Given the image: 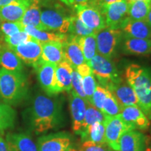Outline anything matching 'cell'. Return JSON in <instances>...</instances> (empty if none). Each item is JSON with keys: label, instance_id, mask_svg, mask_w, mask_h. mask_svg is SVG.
I'll return each mask as SVG.
<instances>
[{"label": "cell", "instance_id": "15", "mask_svg": "<svg viewBox=\"0 0 151 151\" xmlns=\"http://www.w3.org/2000/svg\"><path fill=\"white\" fill-rule=\"evenodd\" d=\"M150 138L134 129L124 133L119 141L118 151H143L150 142Z\"/></svg>", "mask_w": 151, "mask_h": 151}, {"label": "cell", "instance_id": "6", "mask_svg": "<svg viewBox=\"0 0 151 151\" xmlns=\"http://www.w3.org/2000/svg\"><path fill=\"white\" fill-rule=\"evenodd\" d=\"M122 32L120 29H113L106 27L96 34L97 54L109 59L116 55L117 47L121 42Z\"/></svg>", "mask_w": 151, "mask_h": 151}, {"label": "cell", "instance_id": "14", "mask_svg": "<svg viewBox=\"0 0 151 151\" xmlns=\"http://www.w3.org/2000/svg\"><path fill=\"white\" fill-rule=\"evenodd\" d=\"M108 90L111 92L121 108L127 106H139L138 99L134 90L125 78L124 80L122 78L121 81L109 87Z\"/></svg>", "mask_w": 151, "mask_h": 151}, {"label": "cell", "instance_id": "25", "mask_svg": "<svg viewBox=\"0 0 151 151\" xmlns=\"http://www.w3.org/2000/svg\"><path fill=\"white\" fill-rule=\"evenodd\" d=\"M0 65L1 68L10 71H22V60L7 46L0 45Z\"/></svg>", "mask_w": 151, "mask_h": 151}, {"label": "cell", "instance_id": "7", "mask_svg": "<svg viewBox=\"0 0 151 151\" xmlns=\"http://www.w3.org/2000/svg\"><path fill=\"white\" fill-rule=\"evenodd\" d=\"M76 16L85 25L95 32L106 27L104 18L96 0L86 5L74 7Z\"/></svg>", "mask_w": 151, "mask_h": 151}, {"label": "cell", "instance_id": "13", "mask_svg": "<svg viewBox=\"0 0 151 151\" xmlns=\"http://www.w3.org/2000/svg\"><path fill=\"white\" fill-rule=\"evenodd\" d=\"M69 107L72 120V129L76 134L80 135L83 127L87 101L71 90L69 99Z\"/></svg>", "mask_w": 151, "mask_h": 151}, {"label": "cell", "instance_id": "29", "mask_svg": "<svg viewBox=\"0 0 151 151\" xmlns=\"http://www.w3.org/2000/svg\"><path fill=\"white\" fill-rule=\"evenodd\" d=\"M76 37L82 50L86 62H88L97 54L96 34L85 37Z\"/></svg>", "mask_w": 151, "mask_h": 151}, {"label": "cell", "instance_id": "37", "mask_svg": "<svg viewBox=\"0 0 151 151\" xmlns=\"http://www.w3.org/2000/svg\"><path fill=\"white\" fill-rule=\"evenodd\" d=\"M31 38V36L28 35L26 32L23 30V31L19 32L9 36V37H4V41L7 43L6 46L11 48L17 46L20 43L29 40Z\"/></svg>", "mask_w": 151, "mask_h": 151}, {"label": "cell", "instance_id": "46", "mask_svg": "<svg viewBox=\"0 0 151 151\" xmlns=\"http://www.w3.org/2000/svg\"><path fill=\"white\" fill-rule=\"evenodd\" d=\"M125 1H127V4H129V3L133 2V1H139V0H125Z\"/></svg>", "mask_w": 151, "mask_h": 151}, {"label": "cell", "instance_id": "33", "mask_svg": "<svg viewBox=\"0 0 151 151\" xmlns=\"http://www.w3.org/2000/svg\"><path fill=\"white\" fill-rule=\"evenodd\" d=\"M69 32H70L71 35L77 36V37H85V36L97 34V32L85 25L76 15L71 16V24Z\"/></svg>", "mask_w": 151, "mask_h": 151}, {"label": "cell", "instance_id": "21", "mask_svg": "<svg viewBox=\"0 0 151 151\" xmlns=\"http://www.w3.org/2000/svg\"><path fill=\"white\" fill-rule=\"evenodd\" d=\"M11 151H38L37 143L25 133H9L6 137Z\"/></svg>", "mask_w": 151, "mask_h": 151}, {"label": "cell", "instance_id": "8", "mask_svg": "<svg viewBox=\"0 0 151 151\" xmlns=\"http://www.w3.org/2000/svg\"><path fill=\"white\" fill-rule=\"evenodd\" d=\"M106 27L120 29L122 23L128 18V4L125 0H119L100 7Z\"/></svg>", "mask_w": 151, "mask_h": 151}, {"label": "cell", "instance_id": "44", "mask_svg": "<svg viewBox=\"0 0 151 151\" xmlns=\"http://www.w3.org/2000/svg\"><path fill=\"white\" fill-rule=\"evenodd\" d=\"M146 21L151 27V9H150V11H149V14L148 15V16H147V18L146 19Z\"/></svg>", "mask_w": 151, "mask_h": 151}, {"label": "cell", "instance_id": "50", "mask_svg": "<svg viewBox=\"0 0 151 151\" xmlns=\"http://www.w3.org/2000/svg\"><path fill=\"white\" fill-rule=\"evenodd\" d=\"M150 40H151V37H150Z\"/></svg>", "mask_w": 151, "mask_h": 151}, {"label": "cell", "instance_id": "39", "mask_svg": "<svg viewBox=\"0 0 151 151\" xmlns=\"http://www.w3.org/2000/svg\"><path fill=\"white\" fill-rule=\"evenodd\" d=\"M78 151H113L107 143H96L90 141H84Z\"/></svg>", "mask_w": 151, "mask_h": 151}, {"label": "cell", "instance_id": "26", "mask_svg": "<svg viewBox=\"0 0 151 151\" xmlns=\"http://www.w3.org/2000/svg\"><path fill=\"white\" fill-rule=\"evenodd\" d=\"M24 31L41 43H46L50 41L65 43L68 40L69 37L64 34L49 32L48 31L38 29L32 26H26L24 28Z\"/></svg>", "mask_w": 151, "mask_h": 151}, {"label": "cell", "instance_id": "43", "mask_svg": "<svg viewBox=\"0 0 151 151\" xmlns=\"http://www.w3.org/2000/svg\"><path fill=\"white\" fill-rule=\"evenodd\" d=\"M16 0H0V6H4Z\"/></svg>", "mask_w": 151, "mask_h": 151}, {"label": "cell", "instance_id": "41", "mask_svg": "<svg viewBox=\"0 0 151 151\" xmlns=\"http://www.w3.org/2000/svg\"><path fill=\"white\" fill-rule=\"evenodd\" d=\"M0 151H11L6 141H5L0 135Z\"/></svg>", "mask_w": 151, "mask_h": 151}, {"label": "cell", "instance_id": "11", "mask_svg": "<svg viewBox=\"0 0 151 151\" xmlns=\"http://www.w3.org/2000/svg\"><path fill=\"white\" fill-rule=\"evenodd\" d=\"M41 20L46 31H53L60 34L69 32L71 16L58 10L46 9L41 11Z\"/></svg>", "mask_w": 151, "mask_h": 151}, {"label": "cell", "instance_id": "28", "mask_svg": "<svg viewBox=\"0 0 151 151\" xmlns=\"http://www.w3.org/2000/svg\"><path fill=\"white\" fill-rule=\"evenodd\" d=\"M81 141H90L96 143H106L104 122H94L81 134Z\"/></svg>", "mask_w": 151, "mask_h": 151}, {"label": "cell", "instance_id": "24", "mask_svg": "<svg viewBox=\"0 0 151 151\" xmlns=\"http://www.w3.org/2000/svg\"><path fill=\"white\" fill-rule=\"evenodd\" d=\"M39 3L40 1L38 0H32L29 6L26 10L20 22L24 27L32 26L38 29L46 31V28L41 22V11Z\"/></svg>", "mask_w": 151, "mask_h": 151}, {"label": "cell", "instance_id": "17", "mask_svg": "<svg viewBox=\"0 0 151 151\" xmlns=\"http://www.w3.org/2000/svg\"><path fill=\"white\" fill-rule=\"evenodd\" d=\"M120 29L123 37L150 39L151 27L146 20H134L128 18L122 23Z\"/></svg>", "mask_w": 151, "mask_h": 151}, {"label": "cell", "instance_id": "22", "mask_svg": "<svg viewBox=\"0 0 151 151\" xmlns=\"http://www.w3.org/2000/svg\"><path fill=\"white\" fill-rule=\"evenodd\" d=\"M73 68L69 62L64 60L58 64L55 69L57 84L60 92H70L72 90V71Z\"/></svg>", "mask_w": 151, "mask_h": 151}, {"label": "cell", "instance_id": "12", "mask_svg": "<svg viewBox=\"0 0 151 151\" xmlns=\"http://www.w3.org/2000/svg\"><path fill=\"white\" fill-rule=\"evenodd\" d=\"M11 49L26 65L35 67L41 61L42 43L39 42L33 37Z\"/></svg>", "mask_w": 151, "mask_h": 151}, {"label": "cell", "instance_id": "45", "mask_svg": "<svg viewBox=\"0 0 151 151\" xmlns=\"http://www.w3.org/2000/svg\"><path fill=\"white\" fill-rule=\"evenodd\" d=\"M143 151H151V146L150 145V142L147 144L146 148H145V149Z\"/></svg>", "mask_w": 151, "mask_h": 151}, {"label": "cell", "instance_id": "35", "mask_svg": "<svg viewBox=\"0 0 151 151\" xmlns=\"http://www.w3.org/2000/svg\"><path fill=\"white\" fill-rule=\"evenodd\" d=\"M24 27L20 21L18 22H7L3 21L0 26V32L4 35V37H9L19 32L23 31Z\"/></svg>", "mask_w": 151, "mask_h": 151}, {"label": "cell", "instance_id": "42", "mask_svg": "<svg viewBox=\"0 0 151 151\" xmlns=\"http://www.w3.org/2000/svg\"><path fill=\"white\" fill-rule=\"evenodd\" d=\"M117 1H119V0H96V3H97L98 6L100 8V7L109 4L113 3Z\"/></svg>", "mask_w": 151, "mask_h": 151}, {"label": "cell", "instance_id": "3", "mask_svg": "<svg viewBox=\"0 0 151 151\" xmlns=\"http://www.w3.org/2000/svg\"><path fill=\"white\" fill-rule=\"evenodd\" d=\"M27 81L22 71L0 68V95L6 103L15 104L27 96Z\"/></svg>", "mask_w": 151, "mask_h": 151}, {"label": "cell", "instance_id": "47", "mask_svg": "<svg viewBox=\"0 0 151 151\" xmlns=\"http://www.w3.org/2000/svg\"><path fill=\"white\" fill-rule=\"evenodd\" d=\"M2 22H3V20H1V18H0V26H1V23H2Z\"/></svg>", "mask_w": 151, "mask_h": 151}, {"label": "cell", "instance_id": "48", "mask_svg": "<svg viewBox=\"0 0 151 151\" xmlns=\"http://www.w3.org/2000/svg\"><path fill=\"white\" fill-rule=\"evenodd\" d=\"M38 1H41V0H38Z\"/></svg>", "mask_w": 151, "mask_h": 151}, {"label": "cell", "instance_id": "30", "mask_svg": "<svg viewBox=\"0 0 151 151\" xmlns=\"http://www.w3.org/2000/svg\"><path fill=\"white\" fill-rule=\"evenodd\" d=\"M16 113L11 106L0 103V132L14 127Z\"/></svg>", "mask_w": 151, "mask_h": 151}, {"label": "cell", "instance_id": "27", "mask_svg": "<svg viewBox=\"0 0 151 151\" xmlns=\"http://www.w3.org/2000/svg\"><path fill=\"white\" fill-rule=\"evenodd\" d=\"M151 9V0H139L128 4V18L134 20H146Z\"/></svg>", "mask_w": 151, "mask_h": 151}, {"label": "cell", "instance_id": "38", "mask_svg": "<svg viewBox=\"0 0 151 151\" xmlns=\"http://www.w3.org/2000/svg\"><path fill=\"white\" fill-rule=\"evenodd\" d=\"M71 83H72V90L77 95L83 99L87 101L86 94H85L83 87L82 78L75 69H73L72 77H71Z\"/></svg>", "mask_w": 151, "mask_h": 151}, {"label": "cell", "instance_id": "5", "mask_svg": "<svg viewBox=\"0 0 151 151\" xmlns=\"http://www.w3.org/2000/svg\"><path fill=\"white\" fill-rule=\"evenodd\" d=\"M104 124L106 143L113 151H118L119 141L124 133L136 129L134 126L124 121L120 115L116 116H105Z\"/></svg>", "mask_w": 151, "mask_h": 151}, {"label": "cell", "instance_id": "18", "mask_svg": "<svg viewBox=\"0 0 151 151\" xmlns=\"http://www.w3.org/2000/svg\"><path fill=\"white\" fill-rule=\"evenodd\" d=\"M122 52L124 54L136 56H145L151 54L150 39L122 37Z\"/></svg>", "mask_w": 151, "mask_h": 151}, {"label": "cell", "instance_id": "9", "mask_svg": "<svg viewBox=\"0 0 151 151\" xmlns=\"http://www.w3.org/2000/svg\"><path fill=\"white\" fill-rule=\"evenodd\" d=\"M57 65L41 60L35 67L41 88L50 97L61 93L57 84L55 69Z\"/></svg>", "mask_w": 151, "mask_h": 151}, {"label": "cell", "instance_id": "4", "mask_svg": "<svg viewBox=\"0 0 151 151\" xmlns=\"http://www.w3.org/2000/svg\"><path fill=\"white\" fill-rule=\"evenodd\" d=\"M87 63L91 68L94 77L97 78L99 84L106 89L122 79L120 71L111 59L97 54Z\"/></svg>", "mask_w": 151, "mask_h": 151}, {"label": "cell", "instance_id": "19", "mask_svg": "<svg viewBox=\"0 0 151 151\" xmlns=\"http://www.w3.org/2000/svg\"><path fill=\"white\" fill-rule=\"evenodd\" d=\"M32 0H16L9 4L0 6V18L3 21H20Z\"/></svg>", "mask_w": 151, "mask_h": 151}, {"label": "cell", "instance_id": "16", "mask_svg": "<svg viewBox=\"0 0 151 151\" xmlns=\"http://www.w3.org/2000/svg\"><path fill=\"white\" fill-rule=\"evenodd\" d=\"M120 116L132 124L136 129L146 131L150 127V120L138 106H127L121 108Z\"/></svg>", "mask_w": 151, "mask_h": 151}, {"label": "cell", "instance_id": "10", "mask_svg": "<svg viewBox=\"0 0 151 151\" xmlns=\"http://www.w3.org/2000/svg\"><path fill=\"white\" fill-rule=\"evenodd\" d=\"M73 139L69 133L60 132L43 135L38 139V151H69Z\"/></svg>", "mask_w": 151, "mask_h": 151}, {"label": "cell", "instance_id": "40", "mask_svg": "<svg viewBox=\"0 0 151 151\" xmlns=\"http://www.w3.org/2000/svg\"><path fill=\"white\" fill-rule=\"evenodd\" d=\"M60 1L68 6H71L74 8L77 6L88 4L92 2L94 0H60Z\"/></svg>", "mask_w": 151, "mask_h": 151}, {"label": "cell", "instance_id": "2", "mask_svg": "<svg viewBox=\"0 0 151 151\" xmlns=\"http://www.w3.org/2000/svg\"><path fill=\"white\" fill-rule=\"evenodd\" d=\"M124 78L134 90L139 106L151 120V67L131 64L126 67Z\"/></svg>", "mask_w": 151, "mask_h": 151}, {"label": "cell", "instance_id": "32", "mask_svg": "<svg viewBox=\"0 0 151 151\" xmlns=\"http://www.w3.org/2000/svg\"><path fill=\"white\" fill-rule=\"evenodd\" d=\"M120 111L121 107L111 92L108 90L106 97L103 103L101 112L106 116H116L120 115Z\"/></svg>", "mask_w": 151, "mask_h": 151}, {"label": "cell", "instance_id": "1", "mask_svg": "<svg viewBox=\"0 0 151 151\" xmlns=\"http://www.w3.org/2000/svg\"><path fill=\"white\" fill-rule=\"evenodd\" d=\"M25 114L29 129L37 134L62 127L65 120L62 101L43 94L36 96Z\"/></svg>", "mask_w": 151, "mask_h": 151}, {"label": "cell", "instance_id": "20", "mask_svg": "<svg viewBox=\"0 0 151 151\" xmlns=\"http://www.w3.org/2000/svg\"><path fill=\"white\" fill-rule=\"evenodd\" d=\"M63 51L65 60L69 62L73 69L86 62L76 36L68 37V40L63 43Z\"/></svg>", "mask_w": 151, "mask_h": 151}, {"label": "cell", "instance_id": "23", "mask_svg": "<svg viewBox=\"0 0 151 151\" xmlns=\"http://www.w3.org/2000/svg\"><path fill=\"white\" fill-rule=\"evenodd\" d=\"M63 43L58 41L42 43V54L41 60L58 65L65 60Z\"/></svg>", "mask_w": 151, "mask_h": 151}, {"label": "cell", "instance_id": "36", "mask_svg": "<svg viewBox=\"0 0 151 151\" xmlns=\"http://www.w3.org/2000/svg\"><path fill=\"white\" fill-rule=\"evenodd\" d=\"M107 92H108V89L101 86V85L97 84L93 95H92L91 104L101 111L103 103L106 97Z\"/></svg>", "mask_w": 151, "mask_h": 151}, {"label": "cell", "instance_id": "34", "mask_svg": "<svg viewBox=\"0 0 151 151\" xmlns=\"http://www.w3.org/2000/svg\"><path fill=\"white\" fill-rule=\"evenodd\" d=\"M81 78H82L83 87V90L85 94H86L87 101L91 104L92 95H93L96 87L97 86L95 77H94L92 71V72L81 76Z\"/></svg>", "mask_w": 151, "mask_h": 151}, {"label": "cell", "instance_id": "31", "mask_svg": "<svg viewBox=\"0 0 151 151\" xmlns=\"http://www.w3.org/2000/svg\"><path fill=\"white\" fill-rule=\"evenodd\" d=\"M104 120L105 116L104 115V113L101 111H99V109L96 108V107H94L91 104L87 101L86 116H85L83 127V131L81 132V134L86 131L88 127H90L91 124L94 123V122H104Z\"/></svg>", "mask_w": 151, "mask_h": 151}, {"label": "cell", "instance_id": "49", "mask_svg": "<svg viewBox=\"0 0 151 151\" xmlns=\"http://www.w3.org/2000/svg\"><path fill=\"white\" fill-rule=\"evenodd\" d=\"M0 98H1V95H0Z\"/></svg>", "mask_w": 151, "mask_h": 151}]
</instances>
